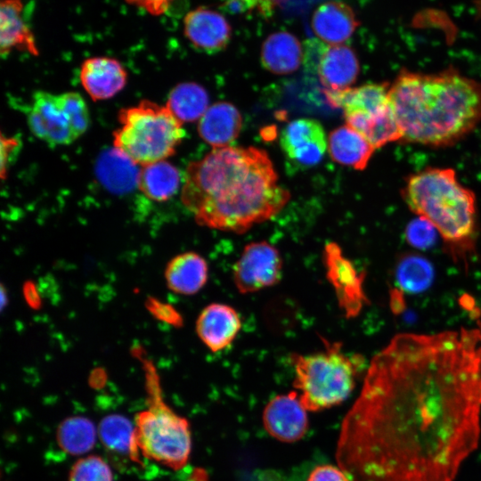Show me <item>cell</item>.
<instances>
[{
  "label": "cell",
  "instance_id": "cell-1",
  "mask_svg": "<svg viewBox=\"0 0 481 481\" xmlns=\"http://www.w3.org/2000/svg\"><path fill=\"white\" fill-rule=\"evenodd\" d=\"M481 333H403L371 360L336 459L350 481H453L480 436Z\"/></svg>",
  "mask_w": 481,
  "mask_h": 481
},
{
  "label": "cell",
  "instance_id": "cell-2",
  "mask_svg": "<svg viewBox=\"0 0 481 481\" xmlns=\"http://www.w3.org/2000/svg\"><path fill=\"white\" fill-rule=\"evenodd\" d=\"M181 198L200 225L244 233L280 213L290 194L265 150L226 146L189 164Z\"/></svg>",
  "mask_w": 481,
  "mask_h": 481
},
{
  "label": "cell",
  "instance_id": "cell-3",
  "mask_svg": "<svg viewBox=\"0 0 481 481\" xmlns=\"http://www.w3.org/2000/svg\"><path fill=\"white\" fill-rule=\"evenodd\" d=\"M388 95L405 143L451 146L481 121V83L453 68L437 73L402 69Z\"/></svg>",
  "mask_w": 481,
  "mask_h": 481
},
{
  "label": "cell",
  "instance_id": "cell-4",
  "mask_svg": "<svg viewBox=\"0 0 481 481\" xmlns=\"http://www.w3.org/2000/svg\"><path fill=\"white\" fill-rule=\"evenodd\" d=\"M407 207L430 223L452 253L471 251L477 232L475 193L450 167H426L406 178L401 191Z\"/></svg>",
  "mask_w": 481,
  "mask_h": 481
},
{
  "label": "cell",
  "instance_id": "cell-5",
  "mask_svg": "<svg viewBox=\"0 0 481 481\" xmlns=\"http://www.w3.org/2000/svg\"><path fill=\"white\" fill-rule=\"evenodd\" d=\"M322 351L307 355L293 353V386L306 411L317 412L344 402L355 387L362 366L358 355H349L338 342L322 339Z\"/></svg>",
  "mask_w": 481,
  "mask_h": 481
},
{
  "label": "cell",
  "instance_id": "cell-6",
  "mask_svg": "<svg viewBox=\"0 0 481 481\" xmlns=\"http://www.w3.org/2000/svg\"><path fill=\"white\" fill-rule=\"evenodd\" d=\"M118 118L114 148L135 165L166 160L185 135L183 122L166 105L151 101L120 110Z\"/></svg>",
  "mask_w": 481,
  "mask_h": 481
},
{
  "label": "cell",
  "instance_id": "cell-7",
  "mask_svg": "<svg viewBox=\"0 0 481 481\" xmlns=\"http://www.w3.org/2000/svg\"><path fill=\"white\" fill-rule=\"evenodd\" d=\"M149 404L135 417V442L140 453L172 469L188 461L192 440L189 423L163 401L155 373H148Z\"/></svg>",
  "mask_w": 481,
  "mask_h": 481
},
{
  "label": "cell",
  "instance_id": "cell-8",
  "mask_svg": "<svg viewBox=\"0 0 481 481\" xmlns=\"http://www.w3.org/2000/svg\"><path fill=\"white\" fill-rule=\"evenodd\" d=\"M390 84L371 83L339 91L324 90L329 104L342 109L346 125L375 149L400 141L401 133L389 101Z\"/></svg>",
  "mask_w": 481,
  "mask_h": 481
},
{
  "label": "cell",
  "instance_id": "cell-9",
  "mask_svg": "<svg viewBox=\"0 0 481 481\" xmlns=\"http://www.w3.org/2000/svg\"><path fill=\"white\" fill-rule=\"evenodd\" d=\"M282 258L267 241L247 244L233 269V282L239 292L253 293L277 284L281 277Z\"/></svg>",
  "mask_w": 481,
  "mask_h": 481
},
{
  "label": "cell",
  "instance_id": "cell-10",
  "mask_svg": "<svg viewBox=\"0 0 481 481\" xmlns=\"http://www.w3.org/2000/svg\"><path fill=\"white\" fill-rule=\"evenodd\" d=\"M27 118L32 134L51 146L68 145L78 138L58 94L37 91Z\"/></svg>",
  "mask_w": 481,
  "mask_h": 481
},
{
  "label": "cell",
  "instance_id": "cell-11",
  "mask_svg": "<svg viewBox=\"0 0 481 481\" xmlns=\"http://www.w3.org/2000/svg\"><path fill=\"white\" fill-rule=\"evenodd\" d=\"M263 423L265 430L280 441L291 443L301 439L307 431L308 419L298 392L272 398L264 409Z\"/></svg>",
  "mask_w": 481,
  "mask_h": 481
},
{
  "label": "cell",
  "instance_id": "cell-12",
  "mask_svg": "<svg viewBox=\"0 0 481 481\" xmlns=\"http://www.w3.org/2000/svg\"><path fill=\"white\" fill-rule=\"evenodd\" d=\"M280 142L290 159L309 167L322 159L328 147L322 126L312 118H298L289 122L283 128Z\"/></svg>",
  "mask_w": 481,
  "mask_h": 481
},
{
  "label": "cell",
  "instance_id": "cell-13",
  "mask_svg": "<svg viewBox=\"0 0 481 481\" xmlns=\"http://www.w3.org/2000/svg\"><path fill=\"white\" fill-rule=\"evenodd\" d=\"M183 34L199 51L215 53L223 51L230 42L232 29L226 19L208 7H197L183 18Z\"/></svg>",
  "mask_w": 481,
  "mask_h": 481
},
{
  "label": "cell",
  "instance_id": "cell-14",
  "mask_svg": "<svg viewBox=\"0 0 481 481\" xmlns=\"http://www.w3.org/2000/svg\"><path fill=\"white\" fill-rule=\"evenodd\" d=\"M82 86L94 101L107 100L120 92L126 84L127 73L122 63L112 57L86 59L80 67Z\"/></svg>",
  "mask_w": 481,
  "mask_h": 481
},
{
  "label": "cell",
  "instance_id": "cell-15",
  "mask_svg": "<svg viewBox=\"0 0 481 481\" xmlns=\"http://www.w3.org/2000/svg\"><path fill=\"white\" fill-rule=\"evenodd\" d=\"M241 328L237 311L226 304L212 303L200 314L196 332L203 344L216 353L230 346Z\"/></svg>",
  "mask_w": 481,
  "mask_h": 481
},
{
  "label": "cell",
  "instance_id": "cell-16",
  "mask_svg": "<svg viewBox=\"0 0 481 481\" xmlns=\"http://www.w3.org/2000/svg\"><path fill=\"white\" fill-rule=\"evenodd\" d=\"M13 50L33 56L39 53L36 37L25 17L23 0L0 1V53L7 57Z\"/></svg>",
  "mask_w": 481,
  "mask_h": 481
},
{
  "label": "cell",
  "instance_id": "cell-17",
  "mask_svg": "<svg viewBox=\"0 0 481 481\" xmlns=\"http://www.w3.org/2000/svg\"><path fill=\"white\" fill-rule=\"evenodd\" d=\"M325 262L327 274L336 289L339 303L348 315L356 314L364 300L362 280L356 270L335 244L327 245Z\"/></svg>",
  "mask_w": 481,
  "mask_h": 481
},
{
  "label": "cell",
  "instance_id": "cell-18",
  "mask_svg": "<svg viewBox=\"0 0 481 481\" xmlns=\"http://www.w3.org/2000/svg\"><path fill=\"white\" fill-rule=\"evenodd\" d=\"M316 69L324 90L339 91L351 87L355 82L360 65L351 47L337 45L322 51Z\"/></svg>",
  "mask_w": 481,
  "mask_h": 481
},
{
  "label": "cell",
  "instance_id": "cell-19",
  "mask_svg": "<svg viewBox=\"0 0 481 481\" xmlns=\"http://www.w3.org/2000/svg\"><path fill=\"white\" fill-rule=\"evenodd\" d=\"M358 25L352 8L341 2L330 1L321 4L312 17L314 34L330 45H343Z\"/></svg>",
  "mask_w": 481,
  "mask_h": 481
},
{
  "label": "cell",
  "instance_id": "cell-20",
  "mask_svg": "<svg viewBox=\"0 0 481 481\" xmlns=\"http://www.w3.org/2000/svg\"><path fill=\"white\" fill-rule=\"evenodd\" d=\"M242 117L239 110L226 102L209 106L200 118L198 132L202 140L216 148L229 146L240 135Z\"/></svg>",
  "mask_w": 481,
  "mask_h": 481
},
{
  "label": "cell",
  "instance_id": "cell-21",
  "mask_svg": "<svg viewBox=\"0 0 481 481\" xmlns=\"http://www.w3.org/2000/svg\"><path fill=\"white\" fill-rule=\"evenodd\" d=\"M208 265L196 252H183L167 265L165 279L169 289L180 295H193L207 283Z\"/></svg>",
  "mask_w": 481,
  "mask_h": 481
},
{
  "label": "cell",
  "instance_id": "cell-22",
  "mask_svg": "<svg viewBox=\"0 0 481 481\" xmlns=\"http://www.w3.org/2000/svg\"><path fill=\"white\" fill-rule=\"evenodd\" d=\"M374 146L348 125L332 130L328 137V151L337 163L363 170L371 160Z\"/></svg>",
  "mask_w": 481,
  "mask_h": 481
},
{
  "label": "cell",
  "instance_id": "cell-23",
  "mask_svg": "<svg viewBox=\"0 0 481 481\" xmlns=\"http://www.w3.org/2000/svg\"><path fill=\"white\" fill-rule=\"evenodd\" d=\"M260 56L265 69L276 75H287L299 68L303 61V49L293 34L278 31L264 41Z\"/></svg>",
  "mask_w": 481,
  "mask_h": 481
},
{
  "label": "cell",
  "instance_id": "cell-24",
  "mask_svg": "<svg viewBox=\"0 0 481 481\" xmlns=\"http://www.w3.org/2000/svg\"><path fill=\"white\" fill-rule=\"evenodd\" d=\"M179 169L167 160L143 166L138 172V189L154 201H166L173 197L181 185Z\"/></svg>",
  "mask_w": 481,
  "mask_h": 481
},
{
  "label": "cell",
  "instance_id": "cell-25",
  "mask_svg": "<svg viewBox=\"0 0 481 481\" xmlns=\"http://www.w3.org/2000/svg\"><path fill=\"white\" fill-rule=\"evenodd\" d=\"M98 432L102 443L109 451L139 461L141 453L135 442V427L126 418L109 415L102 420Z\"/></svg>",
  "mask_w": 481,
  "mask_h": 481
},
{
  "label": "cell",
  "instance_id": "cell-26",
  "mask_svg": "<svg viewBox=\"0 0 481 481\" xmlns=\"http://www.w3.org/2000/svg\"><path fill=\"white\" fill-rule=\"evenodd\" d=\"M208 103L209 97L203 86L185 82L172 89L166 106L181 122H192L200 119Z\"/></svg>",
  "mask_w": 481,
  "mask_h": 481
},
{
  "label": "cell",
  "instance_id": "cell-27",
  "mask_svg": "<svg viewBox=\"0 0 481 481\" xmlns=\"http://www.w3.org/2000/svg\"><path fill=\"white\" fill-rule=\"evenodd\" d=\"M96 440V429L91 420L75 416L64 420L57 428L59 446L69 454L77 455L89 452Z\"/></svg>",
  "mask_w": 481,
  "mask_h": 481
},
{
  "label": "cell",
  "instance_id": "cell-28",
  "mask_svg": "<svg viewBox=\"0 0 481 481\" xmlns=\"http://www.w3.org/2000/svg\"><path fill=\"white\" fill-rule=\"evenodd\" d=\"M433 267L427 259L418 255H407L396 267L395 278L400 289L417 293L425 290L433 281Z\"/></svg>",
  "mask_w": 481,
  "mask_h": 481
},
{
  "label": "cell",
  "instance_id": "cell-29",
  "mask_svg": "<svg viewBox=\"0 0 481 481\" xmlns=\"http://www.w3.org/2000/svg\"><path fill=\"white\" fill-rule=\"evenodd\" d=\"M135 165L118 150H114L101 160L99 173L102 180L114 190H126L134 183L137 184L138 172L135 171Z\"/></svg>",
  "mask_w": 481,
  "mask_h": 481
},
{
  "label": "cell",
  "instance_id": "cell-30",
  "mask_svg": "<svg viewBox=\"0 0 481 481\" xmlns=\"http://www.w3.org/2000/svg\"><path fill=\"white\" fill-rule=\"evenodd\" d=\"M69 481H113L110 468L96 455L78 460L71 468Z\"/></svg>",
  "mask_w": 481,
  "mask_h": 481
},
{
  "label": "cell",
  "instance_id": "cell-31",
  "mask_svg": "<svg viewBox=\"0 0 481 481\" xmlns=\"http://www.w3.org/2000/svg\"><path fill=\"white\" fill-rule=\"evenodd\" d=\"M58 96L70 119L75 134L77 137L81 136L90 125L89 110L86 101L76 92L59 94Z\"/></svg>",
  "mask_w": 481,
  "mask_h": 481
},
{
  "label": "cell",
  "instance_id": "cell-32",
  "mask_svg": "<svg viewBox=\"0 0 481 481\" xmlns=\"http://www.w3.org/2000/svg\"><path fill=\"white\" fill-rule=\"evenodd\" d=\"M436 228L427 220L418 217L406 227L405 237L412 246L425 249L431 247L436 240Z\"/></svg>",
  "mask_w": 481,
  "mask_h": 481
},
{
  "label": "cell",
  "instance_id": "cell-33",
  "mask_svg": "<svg viewBox=\"0 0 481 481\" xmlns=\"http://www.w3.org/2000/svg\"><path fill=\"white\" fill-rule=\"evenodd\" d=\"M306 481H350L340 468L321 465L314 468Z\"/></svg>",
  "mask_w": 481,
  "mask_h": 481
},
{
  "label": "cell",
  "instance_id": "cell-34",
  "mask_svg": "<svg viewBox=\"0 0 481 481\" xmlns=\"http://www.w3.org/2000/svg\"><path fill=\"white\" fill-rule=\"evenodd\" d=\"M127 4L136 7L151 16L165 14L175 0H124Z\"/></svg>",
  "mask_w": 481,
  "mask_h": 481
},
{
  "label": "cell",
  "instance_id": "cell-35",
  "mask_svg": "<svg viewBox=\"0 0 481 481\" xmlns=\"http://www.w3.org/2000/svg\"><path fill=\"white\" fill-rule=\"evenodd\" d=\"M232 12H244L257 8L263 13L270 12L266 0H221Z\"/></svg>",
  "mask_w": 481,
  "mask_h": 481
},
{
  "label": "cell",
  "instance_id": "cell-36",
  "mask_svg": "<svg viewBox=\"0 0 481 481\" xmlns=\"http://www.w3.org/2000/svg\"><path fill=\"white\" fill-rule=\"evenodd\" d=\"M149 309L158 319L171 324L178 322V314L167 304L150 299Z\"/></svg>",
  "mask_w": 481,
  "mask_h": 481
},
{
  "label": "cell",
  "instance_id": "cell-37",
  "mask_svg": "<svg viewBox=\"0 0 481 481\" xmlns=\"http://www.w3.org/2000/svg\"><path fill=\"white\" fill-rule=\"evenodd\" d=\"M20 147V142L14 138H4L2 136L1 139V175L2 176L4 175L6 167H9L13 154L18 151V149Z\"/></svg>",
  "mask_w": 481,
  "mask_h": 481
},
{
  "label": "cell",
  "instance_id": "cell-38",
  "mask_svg": "<svg viewBox=\"0 0 481 481\" xmlns=\"http://www.w3.org/2000/svg\"><path fill=\"white\" fill-rule=\"evenodd\" d=\"M25 297L28 302L34 307H37L39 305V298L36 293V289L31 283H28V288H25Z\"/></svg>",
  "mask_w": 481,
  "mask_h": 481
},
{
  "label": "cell",
  "instance_id": "cell-39",
  "mask_svg": "<svg viewBox=\"0 0 481 481\" xmlns=\"http://www.w3.org/2000/svg\"><path fill=\"white\" fill-rule=\"evenodd\" d=\"M476 5H477V9L479 16H481V0H477Z\"/></svg>",
  "mask_w": 481,
  "mask_h": 481
},
{
  "label": "cell",
  "instance_id": "cell-40",
  "mask_svg": "<svg viewBox=\"0 0 481 481\" xmlns=\"http://www.w3.org/2000/svg\"><path fill=\"white\" fill-rule=\"evenodd\" d=\"M478 330H479V331L481 333V322H479V324H478ZM480 371H481V363H480Z\"/></svg>",
  "mask_w": 481,
  "mask_h": 481
}]
</instances>
